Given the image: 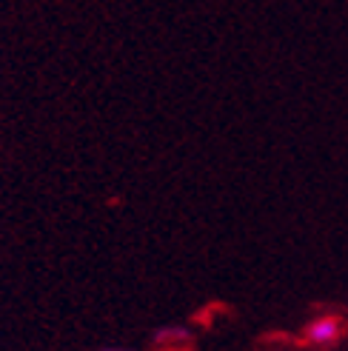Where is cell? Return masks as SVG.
<instances>
[{
    "mask_svg": "<svg viewBox=\"0 0 348 351\" xmlns=\"http://www.w3.org/2000/svg\"><path fill=\"white\" fill-rule=\"evenodd\" d=\"M340 335H343V323H340V317H317L314 323L306 328V337H308L311 343H317V346L334 343Z\"/></svg>",
    "mask_w": 348,
    "mask_h": 351,
    "instance_id": "6da1fadb",
    "label": "cell"
},
{
    "mask_svg": "<svg viewBox=\"0 0 348 351\" xmlns=\"http://www.w3.org/2000/svg\"><path fill=\"white\" fill-rule=\"evenodd\" d=\"M106 351H132V348H106Z\"/></svg>",
    "mask_w": 348,
    "mask_h": 351,
    "instance_id": "7a4b0ae2",
    "label": "cell"
}]
</instances>
